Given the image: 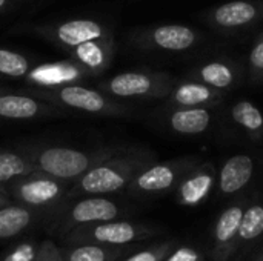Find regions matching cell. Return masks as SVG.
I'll return each instance as SVG.
<instances>
[{"label":"cell","instance_id":"ba28073f","mask_svg":"<svg viewBox=\"0 0 263 261\" xmlns=\"http://www.w3.org/2000/svg\"><path fill=\"white\" fill-rule=\"evenodd\" d=\"M196 158H179L165 163H151L128 185L131 195H157L174 188L193 168Z\"/></svg>","mask_w":263,"mask_h":261},{"label":"cell","instance_id":"f1b7e54d","mask_svg":"<svg viewBox=\"0 0 263 261\" xmlns=\"http://www.w3.org/2000/svg\"><path fill=\"white\" fill-rule=\"evenodd\" d=\"M168 251H170V245H159V246L148 248L145 251L134 252L133 255L119 261H162L168 254Z\"/></svg>","mask_w":263,"mask_h":261},{"label":"cell","instance_id":"30bf717a","mask_svg":"<svg viewBox=\"0 0 263 261\" xmlns=\"http://www.w3.org/2000/svg\"><path fill=\"white\" fill-rule=\"evenodd\" d=\"M71 58L86 72V75H99L105 72L114 57L112 35L88 40L69 49Z\"/></svg>","mask_w":263,"mask_h":261},{"label":"cell","instance_id":"484cf974","mask_svg":"<svg viewBox=\"0 0 263 261\" xmlns=\"http://www.w3.org/2000/svg\"><path fill=\"white\" fill-rule=\"evenodd\" d=\"M29 72V62L25 55L0 48V74L8 77H26Z\"/></svg>","mask_w":263,"mask_h":261},{"label":"cell","instance_id":"4fadbf2b","mask_svg":"<svg viewBox=\"0 0 263 261\" xmlns=\"http://www.w3.org/2000/svg\"><path fill=\"white\" fill-rule=\"evenodd\" d=\"M86 72L71 58L62 62H52L29 69L26 78L39 88H57L82 80Z\"/></svg>","mask_w":263,"mask_h":261},{"label":"cell","instance_id":"d6986e66","mask_svg":"<svg viewBox=\"0 0 263 261\" xmlns=\"http://www.w3.org/2000/svg\"><path fill=\"white\" fill-rule=\"evenodd\" d=\"M166 122L176 134L200 135L210 129L213 115L208 108H173Z\"/></svg>","mask_w":263,"mask_h":261},{"label":"cell","instance_id":"4316f807","mask_svg":"<svg viewBox=\"0 0 263 261\" xmlns=\"http://www.w3.org/2000/svg\"><path fill=\"white\" fill-rule=\"evenodd\" d=\"M42 242L34 238H25L12 245L0 255V261H35Z\"/></svg>","mask_w":263,"mask_h":261},{"label":"cell","instance_id":"83f0119b","mask_svg":"<svg viewBox=\"0 0 263 261\" xmlns=\"http://www.w3.org/2000/svg\"><path fill=\"white\" fill-rule=\"evenodd\" d=\"M248 65L251 71V77L256 80H263V34L257 37V40L254 42L250 51Z\"/></svg>","mask_w":263,"mask_h":261},{"label":"cell","instance_id":"d4e9b609","mask_svg":"<svg viewBox=\"0 0 263 261\" xmlns=\"http://www.w3.org/2000/svg\"><path fill=\"white\" fill-rule=\"evenodd\" d=\"M239 237L242 240H254L263 234V206L253 205L243 211V217L239 226Z\"/></svg>","mask_w":263,"mask_h":261},{"label":"cell","instance_id":"2e32d148","mask_svg":"<svg viewBox=\"0 0 263 261\" xmlns=\"http://www.w3.org/2000/svg\"><path fill=\"white\" fill-rule=\"evenodd\" d=\"M260 15L256 3L248 0H233L211 11L208 20L220 29H239L251 25Z\"/></svg>","mask_w":263,"mask_h":261},{"label":"cell","instance_id":"7402d4cb","mask_svg":"<svg viewBox=\"0 0 263 261\" xmlns=\"http://www.w3.org/2000/svg\"><path fill=\"white\" fill-rule=\"evenodd\" d=\"M234 123L254 142L263 138V114L260 109L250 100L237 102L231 109Z\"/></svg>","mask_w":263,"mask_h":261},{"label":"cell","instance_id":"cb8c5ba5","mask_svg":"<svg viewBox=\"0 0 263 261\" xmlns=\"http://www.w3.org/2000/svg\"><path fill=\"white\" fill-rule=\"evenodd\" d=\"M242 217H243L242 206H230L228 209H225L216 223V229H214L216 240L220 243L231 242L233 237L239 232Z\"/></svg>","mask_w":263,"mask_h":261},{"label":"cell","instance_id":"5bb4252c","mask_svg":"<svg viewBox=\"0 0 263 261\" xmlns=\"http://www.w3.org/2000/svg\"><path fill=\"white\" fill-rule=\"evenodd\" d=\"M42 217H45L43 212L15 202L0 206V242H9L23 235Z\"/></svg>","mask_w":263,"mask_h":261},{"label":"cell","instance_id":"4dcf8cb0","mask_svg":"<svg viewBox=\"0 0 263 261\" xmlns=\"http://www.w3.org/2000/svg\"><path fill=\"white\" fill-rule=\"evenodd\" d=\"M199 254L191 248H180L176 252H173L165 261H197Z\"/></svg>","mask_w":263,"mask_h":261},{"label":"cell","instance_id":"603a6c76","mask_svg":"<svg viewBox=\"0 0 263 261\" xmlns=\"http://www.w3.org/2000/svg\"><path fill=\"white\" fill-rule=\"evenodd\" d=\"M34 171V166L26 154L0 152V189L15 178L28 175Z\"/></svg>","mask_w":263,"mask_h":261},{"label":"cell","instance_id":"9a60e30c","mask_svg":"<svg viewBox=\"0 0 263 261\" xmlns=\"http://www.w3.org/2000/svg\"><path fill=\"white\" fill-rule=\"evenodd\" d=\"M214 183H216V172L211 163L194 166L180 180L177 198L182 205L196 206L208 197Z\"/></svg>","mask_w":263,"mask_h":261},{"label":"cell","instance_id":"ffe728a7","mask_svg":"<svg viewBox=\"0 0 263 261\" xmlns=\"http://www.w3.org/2000/svg\"><path fill=\"white\" fill-rule=\"evenodd\" d=\"M60 251L65 261H119L131 251V245L105 246V245L80 243V245H65V248Z\"/></svg>","mask_w":263,"mask_h":261},{"label":"cell","instance_id":"8fae6325","mask_svg":"<svg viewBox=\"0 0 263 261\" xmlns=\"http://www.w3.org/2000/svg\"><path fill=\"white\" fill-rule=\"evenodd\" d=\"M225 91L211 88L197 80H186L174 85L170 92L168 105L173 108H211L223 100Z\"/></svg>","mask_w":263,"mask_h":261},{"label":"cell","instance_id":"7c38bea8","mask_svg":"<svg viewBox=\"0 0 263 261\" xmlns=\"http://www.w3.org/2000/svg\"><path fill=\"white\" fill-rule=\"evenodd\" d=\"M49 34L57 43H60L66 49H71L88 40L112 35L105 25L91 18H76L59 23L49 31Z\"/></svg>","mask_w":263,"mask_h":261},{"label":"cell","instance_id":"d6a6232c","mask_svg":"<svg viewBox=\"0 0 263 261\" xmlns=\"http://www.w3.org/2000/svg\"><path fill=\"white\" fill-rule=\"evenodd\" d=\"M5 3H6V0H0V8H3V6H5Z\"/></svg>","mask_w":263,"mask_h":261},{"label":"cell","instance_id":"e0dca14e","mask_svg":"<svg viewBox=\"0 0 263 261\" xmlns=\"http://www.w3.org/2000/svg\"><path fill=\"white\" fill-rule=\"evenodd\" d=\"M240 77H242L240 68L230 60L208 62V63L196 68L190 74L191 80L202 82V83H205L211 88L220 89V91L234 88L237 85V82L240 80Z\"/></svg>","mask_w":263,"mask_h":261},{"label":"cell","instance_id":"5b68a950","mask_svg":"<svg viewBox=\"0 0 263 261\" xmlns=\"http://www.w3.org/2000/svg\"><path fill=\"white\" fill-rule=\"evenodd\" d=\"M35 94L52 105L83 111L88 114L106 117H123L128 114V108L116 102L114 97L102 92L100 89L85 88L77 83H69L57 88H43Z\"/></svg>","mask_w":263,"mask_h":261},{"label":"cell","instance_id":"9c48e42d","mask_svg":"<svg viewBox=\"0 0 263 261\" xmlns=\"http://www.w3.org/2000/svg\"><path fill=\"white\" fill-rule=\"evenodd\" d=\"M199 34L196 29L186 25H160L142 32L137 42L143 48L160 49L168 52H182L193 48L199 42Z\"/></svg>","mask_w":263,"mask_h":261},{"label":"cell","instance_id":"ac0fdd59","mask_svg":"<svg viewBox=\"0 0 263 261\" xmlns=\"http://www.w3.org/2000/svg\"><path fill=\"white\" fill-rule=\"evenodd\" d=\"M254 174V160L247 154L230 157L219 174V188L225 195H231L243 189Z\"/></svg>","mask_w":263,"mask_h":261},{"label":"cell","instance_id":"7a4b0ae2","mask_svg":"<svg viewBox=\"0 0 263 261\" xmlns=\"http://www.w3.org/2000/svg\"><path fill=\"white\" fill-rule=\"evenodd\" d=\"M120 151L122 149L117 148L80 151L66 146H46L42 149L29 151L26 155L29 157L34 171L72 183L86 171Z\"/></svg>","mask_w":263,"mask_h":261},{"label":"cell","instance_id":"6da1fadb","mask_svg":"<svg viewBox=\"0 0 263 261\" xmlns=\"http://www.w3.org/2000/svg\"><path fill=\"white\" fill-rule=\"evenodd\" d=\"M151 155L146 152H117L109 158L100 162L76 182L66 192L63 203L86 195H109L125 191L131 180L148 165H151ZM62 203V205H63ZM60 205V206H62Z\"/></svg>","mask_w":263,"mask_h":261},{"label":"cell","instance_id":"277c9868","mask_svg":"<svg viewBox=\"0 0 263 261\" xmlns=\"http://www.w3.org/2000/svg\"><path fill=\"white\" fill-rule=\"evenodd\" d=\"M122 212V208L105 195H86L63 203L46 217H52L51 231L62 238L76 228L117 220Z\"/></svg>","mask_w":263,"mask_h":261},{"label":"cell","instance_id":"1f68e13d","mask_svg":"<svg viewBox=\"0 0 263 261\" xmlns=\"http://www.w3.org/2000/svg\"><path fill=\"white\" fill-rule=\"evenodd\" d=\"M11 200H9V197L3 192V189H0V206H3V205H6V203H9Z\"/></svg>","mask_w":263,"mask_h":261},{"label":"cell","instance_id":"8992f818","mask_svg":"<svg viewBox=\"0 0 263 261\" xmlns=\"http://www.w3.org/2000/svg\"><path fill=\"white\" fill-rule=\"evenodd\" d=\"M174 78L165 72H120L99 85V89L114 98H166L174 88Z\"/></svg>","mask_w":263,"mask_h":261},{"label":"cell","instance_id":"52a82bcc","mask_svg":"<svg viewBox=\"0 0 263 261\" xmlns=\"http://www.w3.org/2000/svg\"><path fill=\"white\" fill-rule=\"evenodd\" d=\"M153 231L143 225H137L126 220H109L94 225H86L69 231L60 240L65 245H105V246H128L136 242L145 240Z\"/></svg>","mask_w":263,"mask_h":261},{"label":"cell","instance_id":"3957f363","mask_svg":"<svg viewBox=\"0 0 263 261\" xmlns=\"http://www.w3.org/2000/svg\"><path fill=\"white\" fill-rule=\"evenodd\" d=\"M71 185V182L32 171L28 175L12 180L2 189L11 202L40 211L46 217L63 203Z\"/></svg>","mask_w":263,"mask_h":261},{"label":"cell","instance_id":"f546056e","mask_svg":"<svg viewBox=\"0 0 263 261\" xmlns=\"http://www.w3.org/2000/svg\"><path fill=\"white\" fill-rule=\"evenodd\" d=\"M35 261H65L60 248L52 240H43Z\"/></svg>","mask_w":263,"mask_h":261},{"label":"cell","instance_id":"44dd1931","mask_svg":"<svg viewBox=\"0 0 263 261\" xmlns=\"http://www.w3.org/2000/svg\"><path fill=\"white\" fill-rule=\"evenodd\" d=\"M46 112V108L32 97L20 94H0V117L8 120H28Z\"/></svg>","mask_w":263,"mask_h":261}]
</instances>
